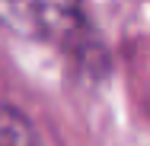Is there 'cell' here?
<instances>
[{
	"label": "cell",
	"instance_id": "1",
	"mask_svg": "<svg viewBox=\"0 0 150 146\" xmlns=\"http://www.w3.org/2000/svg\"><path fill=\"white\" fill-rule=\"evenodd\" d=\"M0 26L26 41L54 45L80 70L105 73V51L83 0H0Z\"/></svg>",
	"mask_w": 150,
	"mask_h": 146
},
{
	"label": "cell",
	"instance_id": "2",
	"mask_svg": "<svg viewBox=\"0 0 150 146\" xmlns=\"http://www.w3.org/2000/svg\"><path fill=\"white\" fill-rule=\"evenodd\" d=\"M0 146H45L35 124L6 102H0Z\"/></svg>",
	"mask_w": 150,
	"mask_h": 146
}]
</instances>
